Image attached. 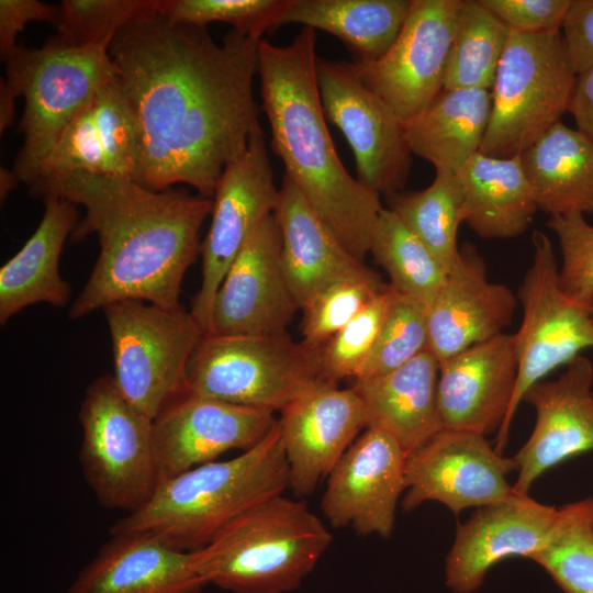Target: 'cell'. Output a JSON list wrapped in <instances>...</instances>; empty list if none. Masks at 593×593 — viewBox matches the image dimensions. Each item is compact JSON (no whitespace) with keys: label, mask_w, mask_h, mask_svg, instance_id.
<instances>
[{"label":"cell","mask_w":593,"mask_h":593,"mask_svg":"<svg viewBox=\"0 0 593 593\" xmlns=\"http://www.w3.org/2000/svg\"><path fill=\"white\" fill-rule=\"evenodd\" d=\"M158 13V0H64L54 41L74 47L109 48L131 22Z\"/></svg>","instance_id":"f35d334b"},{"label":"cell","mask_w":593,"mask_h":593,"mask_svg":"<svg viewBox=\"0 0 593 593\" xmlns=\"http://www.w3.org/2000/svg\"><path fill=\"white\" fill-rule=\"evenodd\" d=\"M558 510L528 494L516 493L477 508L457 527L446 558L448 589L455 593H473L497 562L516 556L530 559L548 542Z\"/></svg>","instance_id":"ffe728a7"},{"label":"cell","mask_w":593,"mask_h":593,"mask_svg":"<svg viewBox=\"0 0 593 593\" xmlns=\"http://www.w3.org/2000/svg\"><path fill=\"white\" fill-rule=\"evenodd\" d=\"M193 551L145 532L112 534L66 593H199Z\"/></svg>","instance_id":"cb8c5ba5"},{"label":"cell","mask_w":593,"mask_h":593,"mask_svg":"<svg viewBox=\"0 0 593 593\" xmlns=\"http://www.w3.org/2000/svg\"><path fill=\"white\" fill-rule=\"evenodd\" d=\"M511 32H561L571 0H480Z\"/></svg>","instance_id":"7bdbcfd3"},{"label":"cell","mask_w":593,"mask_h":593,"mask_svg":"<svg viewBox=\"0 0 593 593\" xmlns=\"http://www.w3.org/2000/svg\"><path fill=\"white\" fill-rule=\"evenodd\" d=\"M561 251L559 281L574 302L593 311V226L582 214L549 217Z\"/></svg>","instance_id":"b9f144b4"},{"label":"cell","mask_w":593,"mask_h":593,"mask_svg":"<svg viewBox=\"0 0 593 593\" xmlns=\"http://www.w3.org/2000/svg\"><path fill=\"white\" fill-rule=\"evenodd\" d=\"M562 37L577 76L593 66V0H571Z\"/></svg>","instance_id":"f6af8a7d"},{"label":"cell","mask_w":593,"mask_h":593,"mask_svg":"<svg viewBox=\"0 0 593 593\" xmlns=\"http://www.w3.org/2000/svg\"><path fill=\"white\" fill-rule=\"evenodd\" d=\"M593 365L579 356L555 380L532 385L523 401L536 421L528 440L514 456L516 494H528L533 483L560 462L593 450Z\"/></svg>","instance_id":"44dd1931"},{"label":"cell","mask_w":593,"mask_h":593,"mask_svg":"<svg viewBox=\"0 0 593 593\" xmlns=\"http://www.w3.org/2000/svg\"><path fill=\"white\" fill-rule=\"evenodd\" d=\"M491 108L490 90L443 89L419 115L404 124L411 153L429 161L436 172L457 175L480 152Z\"/></svg>","instance_id":"4dcf8cb0"},{"label":"cell","mask_w":593,"mask_h":593,"mask_svg":"<svg viewBox=\"0 0 593 593\" xmlns=\"http://www.w3.org/2000/svg\"><path fill=\"white\" fill-rule=\"evenodd\" d=\"M513 334H500L439 363L438 409L443 428L489 435L502 426L515 390Z\"/></svg>","instance_id":"603a6c76"},{"label":"cell","mask_w":593,"mask_h":593,"mask_svg":"<svg viewBox=\"0 0 593 593\" xmlns=\"http://www.w3.org/2000/svg\"><path fill=\"white\" fill-rule=\"evenodd\" d=\"M261 40L155 13L123 27L108 53L137 133L133 179L155 190L187 183L213 198L224 168L260 127L253 82Z\"/></svg>","instance_id":"6da1fadb"},{"label":"cell","mask_w":593,"mask_h":593,"mask_svg":"<svg viewBox=\"0 0 593 593\" xmlns=\"http://www.w3.org/2000/svg\"><path fill=\"white\" fill-rule=\"evenodd\" d=\"M511 31L480 0H462L444 90H491Z\"/></svg>","instance_id":"d6a6232c"},{"label":"cell","mask_w":593,"mask_h":593,"mask_svg":"<svg viewBox=\"0 0 593 593\" xmlns=\"http://www.w3.org/2000/svg\"><path fill=\"white\" fill-rule=\"evenodd\" d=\"M316 78L326 119L353 149L357 180L380 195L401 192L412 154L402 121L366 86L354 63L317 59Z\"/></svg>","instance_id":"7c38bea8"},{"label":"cell","mask_w":593,"mask_h":593,"mask_svg":"<svg viewBox=\"0 0 593 593\" xmlns=\"http://www.w3.org/2000/svg\"><path fill=\"white\" fill-rule=\"evenodd\" d=\"M428 350L426 305L389 283L384 321L374 348L355 380L381 377Z\"/></svg>","instance_id":"74e56055"},{"label":"cell","mask_w":593,"mask_h":593,"mask_svg":"<svg viewBox=\"0 0 593 593\" xmlns=\"http://www.w3.org/2000/svg\"><path fill=\"white\" fill-rule=\"evenodd\" d=\"M369 253L385 270L394 289L426 306L447 276L434 254L389 208H383L379 214Z\"/></svg>","instance_id":"e575fe53"},{"label":"cell","mask_w":593,"mask_h":593,"mask_svg":"<svg viewBox=\"0 0 593 593\" xmlns=\"http://www.w3.org/2000/svg\"><path fill=\"white\" fill-rule=\"evenodd\" d=\"M29 187L41 199L55 195L85 208L72 242L92 233L99 238L98 259L70 306V318L125 300L180 305L181 283L200 250L199 233L212 199L85 172L38 177Z\"/></svg>","instance_id":"7a4b0ae2"},{"label":"cell","mask_w":593,"mask_h":593,"mask_svg":"<svg viewBox=\"0 0 593 593\" xmlns=\"http://www.w3.org/2000/svg\"><path fill=\"white\" fill-rule=\"evenodd\" d=\"M568 112L578 130L593 141V66L577 76Z\"/></svg>","instance_id":"bcb514c9"},{"label":"cell","mask_w":593,"mask_h":593,"mask_svg":"<svg viewBox=\"0 0 593 593\" xmlns=\"http://www.w3.org/2000/svg\"><path fill=\"white\" fill-rule=\"evenodd\" d=\"M517 470L514 457H504L484 435L443 428L406 456L404 511L439 502L455 515L515 494L506 475Z\"/></svg>","instance_id":"9a60e30c"},{"label":"cell","mask_w":593,"mask_h":593,"mask_svg":"<svg viewBox=\"0 0 593 593\" xmlns=\"http://www.w3.org/2000/svg\"><path fill=\"white\" fill-rule=\"evenodd\" d=\"M462 0H412L392 46L379 59L354 61L361 79L403 124L419 115L444 88Z\"/></svg>","instance_id":"5bb4252c"},{"label":"cell","mask_w":593,"mask_h":593,"mask_svg":"<svg viewBox=\"0 0 593 593\" xmlns=\"http://www.w3.org/2000/svg\"><path fill=\"white\" fill-rule=\"evenodd\" d=\"M18 97L3 79L0 83V132L8 128L14 119V100Z\"/></svg>","instance_id":"7dc6e473"},{"label":"cell","mask_w":593,"mask_h":593,"mask_svg":"<svg viewBox=\"0 0 593 593\" xmlns=\"http://www.w3.org/2000/svg\"><path fill=\"white\" fill-rule=\"evenodd\" d=\"M299 309L282 265L279 224L271 214L228 268L215 294L209 335L283 334Z\"/></svg>","instance_id":"2e32d148"},{"label":"cell","mask_w":593,"mask_h":593,"mask_svg":"<svg viewBox=\"0 0 593 593\" xmlns=\"http://www.w3.org/2000/svg\"><path fill=\"white\" fill-rule=\"evenodd\" d=\"M439 362L425 350L381 377L355 380L367 412L368 426L394 439L405 455L443 429L438 409Z\"/></svg>","instance_id":"4316f807"},{"label":"cell","mask_w":593,"mask_h":593,"mask_svg":"<svg viewBox=\"0 0 593 593\" xmlns=\"http://www.w3.org/2000/svg\"><path fill=\"white\" fill-rule=\"evenodd\" d=\"M519 157L539 210L593 214V141L585 134L559 121Z\"/></svg>","instance_id":"f546056e"},{"label":"cell","mask_w":593,"mask_h":593,"mask_svg":"<svg viewBox=\"0 0 593 593\" xmlns=\"http://www.w3.org/2000/svg\"><path fill=\"white\" fill-rule=\"evenodd\" d=\"M278 419L289 466V486L299 496L312 494L359 432L368 426L365 404L351 387L322 382L280 412Z\"/></svg>","instance_id":"d6986e66"},{"label":"cell","mask_w":593,"mask_h":593,"mask_svg":"<svg viewBox=\"0 0 593 593\" xmlns=\"http://www.w3.org/2000/svg\"><path fill=\"white\" fill-rule=\"evenodd\" d=\"M290 0H158V14L175 23L206 27L222 22L233 30L261 40L279 26Z\"/></svg>","instance_id":"ab89813d"},{"label":"cell","mask_w":593,"mask_h":593,"mask_svg":"<svg viewBox=\"0 0 593 593\" xmlns=\"http://www.w3.org/2000/svg\"><path fill=\"white\" fill-rule=\"evenodd\" d=\"M78 418L79 461L98 502L127 514L138 510L159 481L153 418L127 401L111 374L88 385Z\"/></svg>","instance_id":"30bf717a"},{"label":"cell","mask_w":593,"mask_h":593,"mask_svg":"<svg viewBox=\"0 0 593 593\" xmlns=\"http://www.w3.org/2000/svg\"><path fill=\"white\" fill-rule=\"evenodd\" d=\"M530 560L564 593H593V497L560 507L548 542Z\"/></svg>","instance_id":"d590c367"},{"label":"cell","mask_w":593,"mask_h":593,"mask_svg":"<svg viewBox=\"0 0 593 593\" xmlns=\"http://www.w3.org/2000/svg\"><path fill=\"white\" fill-rule=\"evenodd\" d=\"M516 296L488 279L475 248L465 245L433 301L426 306L428 350L443 362L500 334L511 324Z\"/></svg>","instance_id":"7402d4cb"},{"label":"cell","mask_w":593,"mask_h":593,"mask_svg":"<svg viewBox=\"0 0 593 593\" xmlns=\"http://www.w3.org/2000/svg\"><path fill=\"white\" fill-rule=\"evenodd\" d=\"M412 0H290L279 26L289 23L338 37L355 61L379 59L398 37Z\"/></svg>","instance_id":"1f68e13d"},{"label":"cell","mask_w":593,"mask_h":593,"mask_svg":"<svg viewBox=\"0 0 593 593\" xmlns=\"http://www.w3.org/2000/svg\"><path fill=\"white\" fill-rule=\"evenodd\" d=\"M405 460L394 439L367 427L328 474L321 506L332 526L389 537L405 491Z\"/></svg>","instance_id":"ac0fdd59"},{"label":"cell","mask_w":593,"mask_h":593,"mask_svg":"<svg viewBox=\"0 0 593 593\" xmlns=\"http://www.w3.org/2000/svg\"><path fill=\"white\" fill-rule=\"evenodd\" d=\"M532 244L533 261L518 292L522 323L513 334L517 379L507 415L497 430L494 448L499 454L503 452L513 417L528 389L555 369L569 365L582 350L593 348L592 312L562 291L550 238L535 231Z\"/></svg>","instance_id":"8fae6325"},{"label":"cell","mask_w":593,"mask_h":593,"mask_svg":"<svg viewBox=\"0 0 593 593\" xmlns=\"http://www.w3.org/2000/svg\"><path fill=\"white\" fill-rule=\"evenodd\" d=\"M387 287L380 276L365 267L326 287L302 306V342L320 349L357 316Z\"/></svg>","instance_id":"8d00e7d4"},{"label":"cell","mask_w":593,"mask_h":593,"mask_svg":"<svg viewBox=\"0 0 593 593\" xmlns=\"http://www.w3.org/2000/svg\"><path fill=\"white\" fill-rule=\"evenodd\" d=\"M322 382L328 381L320 350L288 332L204 335L189 360L184 393L275 413Z\"/></svg>","instance_id":"52a82bcc"},{"label":"cell","mask_w":593,"mask_h":593,"mask_svg":"<svg viewBox=\"0 0 593 593\" xmlns=\"http://www.w3.org/2000/svg\"><path fill=\"white\" fill-rule=\"evenodd\" d=\"M273 214L281 233L283 269L300 310L326 287L366 267L346 250L287 175Z\"/></svg>","instance_id":"484cf974"},{"label":"cell","mask_w":593,"mask_h":593,"mask_svg":"<svg viewBox=\"0 0 593 593\" xmlns=\"http://www.w3.org/2000/svg\"><path fill=\"white\" fill-rule=\"evenodd\" d=\"M315 37V30L303 26L288 46L259 42L262 108L284 175L346 250L363 261L383 206L380 194L351 177L337 155L317 86Z\"/></svg>","instance_id":"3957f363"},{"label":"cell","mask_w":593,"mask_h":593,"mask_svg":"<svg viewBox=\"0 0 593 593\" xmlns=\"http://www.w3.org/2000/svg\"><path fill=\"white\" fill-rule=\"evenodd\" d=\"M279 194L260 126L245 153L224 168L212 199L210 228L200 245L202 282L190 310L205 335L211 332L213 302L228 268L250 234L275 213Z\"/></svg>","instance_id":"4fadbf2b"},{"label":"cell","mask_w":593,"mask_h":593,"mask_svg":"<svg viewBox=\"0 0 593 593\" xmlns=\"http://www.w3.org/2000/svg\"><path fill=\"white\" fill-rule=\"evenodd\" d=\"M389 209L434 254L448 272L459 257L457 235L462 223V189L457 175L436 172L421 191L398 192Z\"/></svg>","instance_id":"836d02e7"},{"label":"cell","mask_w":593,"mask_h":593,"mask_svg":"<svg viewBox=\"0 0 593 593\" xmlns=\"http://www.w3.org/2000/svg\"><path fill=\"white\" fill-rule=\"evenodd\" d=\"M19 176L14 170L1 169L0 172V197L1 200L5 199L10 191H12L18 182Z\"/></svg>","instance_id":"c3c4849f"},{"label":"cell","mask_w":593,"mask_h":593,"mask_svg":"<svg viewBox=\"0 0 593 593\" xmlns=\"http://www.w3.org/2000/svg\"><path fill=\"white\" fill-rule=\"evenodd\" d=\"M462 189V222L482 238L524 234L538 206L521 157L474 154L458 171Z\"/></svg>","instance_id":"f1b7e54d"},{"label":"cell","mask_w":593,"mask_h":593,"mask_svg":"<svg viewBox=\"0 0 593 593\" xmlns=\"http://www.w3.org/2000/svg\"><path fill=\"white\" fill-rule=\"evenodd\" d=\"M289 486L279 422L253 448L160 480L149 500L116 521L110 534L145 532L194 551L250 507Z\"/></svg>","instance_id":"277c9868"},{"label":"cell","mask_w":593,"mask_h":593,"mask_svg":"<svg viewBox=\"0 0 593 593\" xmlns=\"http://www.w3.org/2000/svg\"><path fill=\"white\" fill-rule=\"evenodd\" d=\"M276 422L273 413L266 410L182 393L153 419L158 479L214 461L231 450L246 451L259 444Z\"/></svg>","instance_id":"e0dca14e"},{"label":"cell","mask_w":593,"mask_h":593,"mask_svg":"<svg viewBox=\"0 0 593 593\" xmlns=\"http://www.w3.org/2000/svg\"><path fill=\"white\" fill-rule=\"evenodd\" d=\"M44 215L24 246L0 268V323L40 302L56 307L70 299V287L59 273L67 236L78 223L77 204L55 195L43 198Z\"/></svg>","instance_id":"83f0119b"},{"label":"cell","mask_w":593,"mask_h":593,"mask_svg":"<svg viewBox=\"0 0 593 593\" xmlns=\"http://www.w3.org/2000/svg\"><path fill=\"white\" fill-rule=\"evenodd\" d=\"M591 315H592V321H593V311H592Z\"/></svg>","instance_id":"681fc988"},{"label":"cell","mask_w":593,"mask_h":593,"mask_svg":"<svg viewBox=\"0 0 593 593\" xmlns=\"http://www.w3.org/2000/svg\"><path fill=\"white\" fill-rule=\"evenodd\" d=\"M389 299V283L357 316L329 338L320 350L322 373L328 382L356 379L378 340Z\"/></svg>","instance_id":"60d3db41"},{"label":"cell","mask_w":593,"mask_h":593,"mask_svg":"<svg viewBox=\"0 0 593 593\" xmlns=\"http://www.w3.org/2000/svg\"><path fill=\"white\" fill-rule=\"evenodd\" d=\"M102 310L111 337L113 379L127 401L154 419L184 393L189 360L205 334L181 305L167 309L125 300Z\"/></svg>","instance_id":"9c48e42d"},{"label":"cell","mask_w":593,"mask_h":593,"mask_svg":"<svg viewBox=\"0 0 593 593\" xmlns=\"http://www.w3.org/2000/svg\"><path fill=\"white\" fill-rule=\"evenodd\" d=\"M59 5L36 0H0V54L5 63L18 49L16 35L31 21L56 24Z\"/></svg>","instance_id":"ee69618b"},{"label":"cell","mask_w":593,"mask_h":593,"mask_svg":"<svg viewBox=\"0 0 593 593\" xmlns=\"http://www.w3.org/2000/svg\"><path fill=\"white\" fill-rule=\"evenodd\" d=\"M331 542V533L304 501L280 494L250 507L194 550V566L205 585L232 593H286L300 586Z\"/></svg>","instance_id":"5b68a950"},{"label":"cell","mask_w":593,"mask_h":593,"mask_svg":"<svg viewBox=\"0 0 593 593\" xmlns=\"http://www.w3.org/2000/svg\"><path fill=\"white\" fill-rule=\"evenodd\" d=\"M561 32H511L491 88L481 154L521 155L568 111L575 83Z\"/></svg>","instance_id":"ba28073f"},{"label":"cell","mask_w":593,"mask_h":593,"mask_svg":"<svg viewBox=\"0 0 593 593\" xmlns=\"http://www.w3.org/2000/svg\"><path fill=\"white\" fill-rule=\"evenodd\" d=\"M137 155L133 112L116 76L68 125L33 180L69 172L133 179Z\"/></svg>","instance_id":"d4e9b609"},{"label":"cell","mask_w":593,"mask_h":593,"mask_svg":"<svg viewBox=\"0 0 593 593\" xmlns=\"http://www.w3.org/2000/svg\"><path fill=\"white\" fill-rule=\"evenodd\" d=\"M5 65V83L25 100L20 122L24 142L13 170L29 184L68 125L118 70L107 48L54 40L37 49L19 47Z\"/></svg>","instance_id":"8992f818"}]
</instances>
